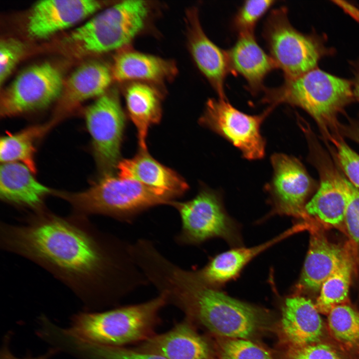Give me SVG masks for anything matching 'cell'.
<instances>
[{
	"label": "cell",
	"mask_w": 359,
	"mask_h": 359,
	"mask_svg": "<svg viewBox=\"0 0 359 359\" xmlns=\"http://www.w3.org/2000/svg\"><path fill=\"white\" fill-rule=\"evenodd\" d=\"M20 221L0 222L1 248L42 267L89 307L148 283L130 244L100 230L89 218L45 208Z\"/></svg>",
	"instance_id": "1"
},
{
	"label": "cell",
	"mask_w": 359,
	"mask_h": 359,
	"mask_svg": "<svg viewBox=\"0 0 359 359\" xmlns=\"http://www.w3.org/2000/svg\"><path fill=\"white\" fill-rule=\"evenodd\" d=\"M52 195L69 203L71 214L87 218L104 215L126 222L149 208L170 204L176 197L164 190L112 174L101 176L83 191L54 189Z\"/></svg>",
	"instance_id": "2"
},
{
	"label": "cell",
	"mask_w": 359,
	"mask_h": 359,
	"mask_svg": "<svg viewBox=\"0 0 359 359\" xmlns=\"http://www.w3.org/2000/svg\"><path fill=\"white\" fill-rule=\"evenodd\" d=\"M168 302L160 293L147 302L100 312H83L72 316L66 333L95 345L122 347L152 336L159 311Z\"/></svg>",
	"instance_id": "3"
},
{
	"label": "cell",
	"mask_w": 359,
	"mask_h": 359,
	"mask_svg": "<svg viewBox=\"0 0 359 359\" xmlns=\"http://www.w3.org/2000/svg\"><path fill=\"white\" fill-rule=\"evenodd\" d=\"M263 91V103L275 107L280 104L298 106L324 129L334 124L337 114L351 102L354 93L350 81L318 68Z\"/></svg>",
	"instance_id": "4"
},
{
	"label": "cell",
	"mask_w": 359,
	"mask_h": 359,
	"mask_svg": "<svg viewBox=\"0 0 359 359\" xmlns=\"http://www.w3.org/2000/svg\"><path fill=\"white\" fill-rule=\"evenodd\" d=\"M149 13V5L145 1H123L74 30L69 40L91 53L119 49L128 44L143 28Z\"/></svg>",
	"instance_id": "5"
},
{
	"label": "cell",
	"mask_w": 359,
	"mask_h": 359,
	"mask_svg": "<svg viewBox=\"0 0 359 359\" xmlns=\"http://www.w3.org/2000/svg\"><path fill=\"white\" fill-rule=\"evenodd\" d=\"M286 8L273 9L265 22L263 36L270 55L285 79L316 68L327 50L315 36L298 31L290 23Z\"/></svg>",
	"instance_id": "6"
},
{
	"label": "cell",
	"mask_w": 359,
	"mask_h": 359,
	"mask_svg": "<svg viewBox=\"0 0 359 359\" xmlns=\"http://www.w3.org/2000/svg\"><path fill=\"white\" fill-rule=\"evenodd\" d=\"M170 204L178 211L181 220V229L175 237L180 245H198L219 237L232 245H240L238 227L225 210L219 192L203 188L191 200L173 201Z\"/></svg>",
	"instance_id": "7"
},
{
	"label": "cell",
	"mask_w": 359,
	"mask_h": 359,
	"mask_svg": "<svg viewBox=\"0 0 359 359\" xmlns=\"http://www.w3.org/2000/svg\"><path fill=\"white\" fill-rule=\"evenodd\" d=\"M274 108L270 106L259 115H248L233 107L226 98H211L199 122L238 148L245 159L259 160L265 156L266 145L261 125Z\"/></svg>",
	"instance_id": "8"
},
{
	"label": "cell",
	"mask_w": 359,
	"mask_h": 359,
	"mask_svg": "<svg viewBox=\"0 0 359 359\" xmlns=\"http://www.w3.org/2000/svg\"><path fill=\"white\" fill-rule=\"evenodd\" d=\"M92 150L102 176L112 174L119 161L125 123V115L116 92L105 93L85 110Z\"/></svg>",
	"instance_id": "9"
},
{
	"label": "cell",
	"mask_w": 359,
	"mask_h": 359,
	"mask_svg": "<svg viewBox=\"0 0 359 359\" xmlns=\"http://www.w3.org/2000/svg\"><path fill=\"white\" fill-rule=\"evenodd\" d=\"M64 88L59 71L49 63L33 65L21 72L0 98L3 117L43 109L56 100Z\"/></svg>",
	"instance_id": "10"
},
{
	"label": "cell",
	"mask_w": 359,
	"mask_h": 359,
	"mask_svg": "<svg viewBox=\"0 0 359 359\" xmlns=\"http://www.w3.org/2000/svg\"><path fill=\"white\" fill-rule=\"evenodd\" d=\"M271 164L272 177L265 186L272 207L270 215L304 216L306 200L313 184L303 165L282 153L272 155Z\"/></svg>",
	"instance_id": "11"
},
{
	"label": "cell",
	"mask_w": 359,
	"mask_h": 359,
	"mask_svg": "<svg viewBox=\"0 0 359 359\" xmlns=\"http://www.w3.org/2000/svg\"><path fill=\"white\" fill-rule=\"evenodd\" d=\"M101 4L94 0H43L32 7L27 32L32 38H47L96 11Z\"/></svg>",
	"instance_id": "12"
},
{
	"label": "cell",
	"mask_w": 359,
	"mask_h": 359,
	"mask_svg": "<svg viewBox=\"0 0 359 359\" xmlns=\"http://www.w3.org/2000/svg\"><path fill=\"white\" fill-rule=\"evenodd\" d=\"M186 21L188 46L197 67L218 97L226 98L224 82L230 72L227 51L217 46L205 34L196 8L187 10Z\"/></svg>",
	"instance_id": "13"
},
{
	"label": "cell",
	"mask_w": 359,
	"mask_h": 359,
	"mask_svg": "<svg viewBox=\"0 0 359 359\" xmlns=\"http://www.w3.org/2000/svg\"><path fill=\"white\" fill-rule=\"evenodd\" d=\"M27 166L17 162L2 163L0 171V197L3 202L34 212L46 207L44 200L54 189L39 182Z\"/></svg>",
	"instance_id": "14"
},
{
	"label": "cell",
	"mask_w": 359,
	"mask_h": 359,
	"mask_svg": "<svg viewBox=\"0 0 359 359\" xmlns=\"http://www.w3.org/2000/svg\"><path fill=\"white\" fill-rule=\"evenodd\" d=\"M280 329L293 347L318 342L322 336L323 322L316 304L301 296L286 298L282 307Z\"/></svg>",
	"instance_id": "15"
},
{
	"label": "cell",
	"mask_w": 359,
	"mask_h": 359,
	"mask_svg": "<svg viewBox=\"0 0 359 359\" xmlns=\"http://www.w3.org/2000/svg\"><path fill=\"white\" fill-rule=\"evenodd\" d=\"M137 350L167 359H209L210 347L187 322L165 333L152 335L142 342Z\"/></svg>",
	"instance_id": "16"
},
{
	"label": "cell",
	"mask_w": 359,
	"mask_h": 359,
	"mask_svg": "<svg viewBox=\"0 0 359 359\" xmlns=\"http://www.w3.org/2000/svg\"><path fill=\"white\" fill-rule=\"evenodd\" d=\"M238 35L234 44L227 51L230 72L242 76L248 89L256 94L264 90L265 78L277 66L258 44L254 33Z\"/></svg>",
	"instance_id": "17"
},
{
	"label": "cell",
	"mask_w": 359,
	"mask_h": 359,
	"mask_svg": "<svg viewBox=\"0 0 359 359\" xmlns=\"http://www.w3.org/2000/svg\"><path fill=\"white\" fill-rule=\"evenodd\" d=\"M296 230L292 228L262 244L251 247H236L213 257L202 268L194 272L200 280L218 288L235 278L253 258L288 237Z\"/></svg>",
	"instance_id": "18"
},
{
	"label": "cell",
	"mask_w": 359,
	"mask_h": 359,
	"mask_svg": "<svg viewBox=\"0 0 359 359\" xmlns=\"http://www.w3.org/2000/svg\"><path fill=\"white\" fill-rule=\"evenodd\" d=\"M118 176L167 191L176 197L188 188L186 182L176 172L162 165L147 152L141 151L134 158L119 162Z\"/></svg>",
	"instance_id": "19"
},
{
	"label": "cell",
	"mask_w": 359,
	"mask_h": 359,
	"mask_svg": "<svg viewBox=\"0 0 359 359\" xmlns=\"http://www.w3.org/2000/svg\"><path fill=\"white\" fill-rule=\"evenodd\" d=\"M112 78V71L102 63L92 62L80 66L66 83L64 97L54 120L57 122L81 102L104 94Z\"/></svg>",
	"instance_id": "20"
},
{
	"label": "cell",
	"mask_w": 359,
	"mask_h": 359,
	"mask_svg": "<svg viewBox=\"0 0 359 359\" xmlns=\"http://www.w3.org/2000/svg\"><path fill=\"white\" fill-rule=\"evenodd\" d=\"M343 249L323 236L312 235L300 279L299 288L320 290L324 282L348 258Z\"/></svg>",
	"instance_id": "21"
},
{
	"label": "cell",
	"mask_w": 359,
	"mask_h": 359,
	"mask_svg": "<svg viewBox=\"0 0 359 359\" xmlns=\"http://www.w3.org/2000/svg\"><path fill=\"white\" fill-rule=\"evenodd\" d=\"M172 61L132 50H123L114 58L113 78L121 82L132 80L161 82L176 75Z\"/></svg>",
	"instance_id": "22"
},
{
	"label": "cell",
	"mask_w": 359,
	"mask_h": 359,
	"mask_svg": "<svg viewBox=\"0 0 359 359\" xmlns=\"http://www.w3.org/2000/svg\"><path fill=\"white\" fill-rule=\"evenodd\" d=\"M125 98L129 116L137 128L141 149L147 150L149 128L161 119V96L151 86L136 82L128 86Z\"/></svg>",
	"instance_id": "23"
},
{
	"label": "cell",
	"mask_w": 359,
	"mask_h": 359,
	"mask_svg": "<svg viewBox=\"0 0 359 359\" xmlns=\"http://www.w3.org/2000/svg\"><path fill=\"white\" fill-rule=\"evenodd\" d=\"M321 182L317 192L306 203L305 212L331 225L344 222L347 206L346 196L337 184L331 167L321 168Z\"/></svg>",
	"instance_id": "24"
},
{
	"label": "cell",
	"mask_w": 359,
	"mask_h": 359,
	"mask_svg": "<svg viewBox=\"0 0 359 359\" xmlns=\"http://www.w3.org/2000/svg\"><path fill=\"white\" fill-rule=\"evenodd\" d=\"M56 123L53 120L47 123L31 125L15 133L7 132L0 138L1 162L23 164L35 174L36 144Z\"/></svg>",
	"instance_id": "25"
},
{
	"label": "cell",
	"mask_w": 359,
	"mask_h": 359,
	"mask_svg": "<svg viewBox=\"0 0 359 359\" xmlns=\"http://www.w3.org/2000/svg\"><path fill=\"white\" fill-rule=\"evenodd\" d=\"M352 263L348 258L322 284L316 306L319 311L328 313L348 297L352 274Z\"/></svg>",
	"instance_id": "26"
},
{
	"label": "cell",
	"mask_w": 359,
	"mask_h": 359,
	"mask_svg": "<svg viewBox=\"0 0 359 359\" xmlns=\"http://www.w3.org/2000/svg\"><path fill=\"white\" fill-rule=\"evenodd\" d=\"M69 351L82 359H167L137 350L95 345L76 339L71 341Z\"/></svg>",
	"instance_id": "27"
},
{
	"label": "cell",
	"mask_w": 359,
	"mask_h": 359,
	"mask_svg": "<svg viewBox=\"0 0 359 359\" xmlns=\"http://www.w3.org/2000/svg\"><path fill=\"white\" fill-rule=\"evenodd\" d=\"M328 325L334 337L350 345L359 343V312L346 305H338L329 312Z\"/></svg>",
	"instance_id": "28"
},
{
	"label": "cell",
	"mask_w": 359,
	"mask_h": 359,
	"mask_svg": "<svg viewBox=\"0 0 359 359\" xmlns=\"http://www.w3.org/2000/svg\"><path fill=\"white\" fill-rule=\"evenodd\" d=\"M332 171L337 184L347 199L344 223L349 234L359 247V190L338 170L332 167Z\"/></svg>",
	"instance_id": "29"
},
{
	"label": "cell",
	"mask_w": 359,
	"mask_h": 359,
	"mask_svg": "<svg viewBox=\"0 0 359 359\" xmlns=\"http://www.w3.org/2000/svg\"><path fill=\"white\" fill-rule=\"evenodd\" d=\"M275 2L273 0L244 1L233 19V25L238 34L254 33L258 21Z\"/></svg>",
	"instance_id": "30"
},
{
	"label": "cell",
	"mask_w": 359,
	"mask_h": 359,
	"mask_svg": "<svg viewBox=\"0 0 359 359\" xmlns=\"http://www.w3.org/2000/svg\"><path fill=\"white\" fill-rule=\"evenodd\" d=\"M219 350L223 359H274L267 350L248 339H227Z\"/></svg>",
	"instance_id": "31"
},
{
	"label": "cell",
	"mask_w": 359,
	"mask_h": 359,
	"mask_svg": "<svg viewBox=\"0 0 359 359\" xmlns=\"http://www.w3.org/2000/svg\"><path fill=\"white\" fill-rule=\"evenodd\" d=\"M335 146L337 160L349 181L359 190V155L343 139L328 134Z\"/></svg>",
	"instance_id": "32"
},
{
	"label": "cell",
	"mask_w": 359,
	"mask_h": 359,
	"mask_svg": "<svg viewBox=\"0 0 359 359\" xmlns=\"http://www.w3.org/2000/svg\"><path fill=\"white\" fill-rule=\"evenodd\" d=\"M24 47L19 41L5 39L0 43V83L8 77L23 52Z\"/></svg>",
	"instance_id": "33"
},
{
	"label": "cell",
	"mask_w": 359,
	"mask_h": 359,
	"mask_svg": "<svg viewBox=\"0 0 359 359\" xmlns=\"http://www.w3.org/2000/svg\"><path fill=\"white\" fill-rule=\"evenodd\" d=\"M284 359H342L328 345L313 344L292 347L287 351Z\"/></svg>",
	"instance_id": "34"
},
{
	"label": "cell",
	"mask_w": 359,
	"mask_h": 359,
	"mask_svg": "<svg viewBox=\"0 0 359 359\" xmlns=\"http://www.w3.org/2000/svg\"><path fill=\"white\" fill-rule=\"evenodd\" d=\"M9 336H6L0 350V359H50L58 350L55 348H52L45 354L35 357H27L25 358H19L15 357L11 352L8 345Z\"/></svg>",
	"instance_id": "35"
},
{
	"label": "cell",
	"mask_w": 359,
	"mask_h": 359,
	"mask_svg": "<svg viewBox=\"0 0 359 359\" xmlns=\"http://www.w3.org/2000/svg\"><path fill=\"white\" fill-rule=\"evenodd\" d=\"M343 133L359 144V123L353 122L344 126Z\"/></svg>",
	"instance_id": "36"
},
{
	"label": "cell",
	"mask_w": 359,
	"mask_h": 359,
	"mask_svg": "<svg viewBox=\"0 0 359 359\" xmlns=\"http://www.w3.org/2000/svg\"><path fill=\"white\" fill-rule=\"evenodd\" d=\"M354 92L356 97L359 100V71L356 77Z\"/></svg>",
	"instance_id": "37"
}]
</instances>
